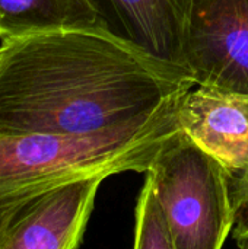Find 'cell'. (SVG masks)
Segmentation results:
<instances>
[{"instance_id": "obj_1", "label": "cell", "mask_w": 248, "mask_h": 249, "mask_svg": "<svg viewBox=\"0 0 248 249\" xmlns=\"http://www.w3.org/2000/svg\"><path fill=\"white\" fill-rule=\"evenodd\" d=\"M194 86L101 26L3 39L0 133L95 134L149 118Z\"/></svg>"}, {"instance_id": "obj_2", "label": "cell", "mask_w": 248, "mask_h": 249, "mask_svg": "<svg viewBox=\"0 0 248 249\" xmlns=\"http://www.w3.org/2000/svg\"><path fill=\"white\" fill-rule=\"evenodd\" d=\"M180 98L149 118L95 134L0 133V236L28 204L60 184L146 172L164 142L178 130Z\"/></svg>"}, {"instance_id": "obj_3", "label": "cell", "mask_w": 248, "mask_h": 249, "mask_svg": "<svg viewBox=\"0 0 248 249\" xmlns=\"http://www.w3.org/2000/svg\"><path fill=\"white\" fill-rule=\"evenodd\" d=\"M146 179L162 203L175 249H219L235 225L232 175L177 130L156 152Z\"/></svg>"}, {"instance_id": "obj_4", "label": "cell", "mask_w": 248, "mask_h": 249, "mask_svg": "<svg viewBox=\"0 0 248 249\" xmlns=\"http://www.w3.org/2000/svg\"><path fill=\"white\" fill-rule=\"evenodd\" d=\"M183 60L194 85L248 98V0H193Z\"/></svg>"}, {"instance_id": "obj_5", "label": "cell", "mask_w": 248, "mask_h": 249, "mask_svg": "<svg viewBox=\"0 0 248 249\" xmlns=\"http://www.w3.org/2000/svg\"><path fill=\"white\" fill-rule=\"evenodd\" d=\"M94 175L60 184L28 204L0 236V249L79 248L99 185Z\"/></svg>"}, {"instance_id": "obj_6", "label": "cell", "mask_w": 248, "mask_h": 249, "mask_svg": "<svg viewBox=\"0 0 248 249\" xmlns=\"http://www.w3.org/2000/svg\"><path fill=\"white\" fill-rule=\"evenodd\" d=\"M101 28L148 55L184 69L183 44L193 0H92Z\"/></svg>"}, {"instance_id": "obj_7", "label": "cell", "mask_w": 248, "mask_h": 249, "mask_svg": "<svg viewBox=\"0 0 248 249\" xmlns=\"http://www.w3.org/2000/svg\"><path fill=\"white\" fill-rule=\"evenodd\" d=\"M177 127L232 178L248 171V98L205 86L190 89L178 101Z\"/></svg>"}, {"instance_id": "obj_8", "label": "cell", "mask_w": 248, "mask_h": 249, "mask_svg": "<svg viewBox=\"0 0 248 249\" xmlns=\"http://www.w3.org/2000/svg\"><path fill=\"white\" fill-rule=\"evenodd\" d=\"M79 26H101L92 0H0L1 39Z\"/></svg>"}, {"instance_id": "obj_9", "label": "cell", "mask_w": 248, "mask_h": 249, "mask_svg": "<svg viewBox=\"0 0 248 249\" xmlns=\"http://www.w3.org/2000/svg\"><path fill=\"white\" fill-rule=\"evenodd\" d=\"M136 249H175L162 203L149 179L145 181L136 207Z\"/></svg>"}, {"instance_id": "obj_10", "label": "cell", "mask_w": 248, "mask_h": 249, "mask_svg": "<svg viewBox=\"0 0 248 249\" xmlns=\"http://www.w3.org/2000/svg\"><path fill=\"white\" fill-rule=\"evenodd\" d=\"M232 200L235 207L234 239L240 248L248 249V171L235 175Z\"/></svg>"}, {"instance_id": "obj_11", "label": "cell", "mask_w": 248, "mask_h": 249, "mask_svg": "<svg viewBox=\"0 0 248 249\" xmlns=\"http://www.w3.org/2000/svg\"><path fill=\"white\" fill-rule=\"evenodd\" d=\"M1 42H3V39H1V38H0V47H1Z\"/></svg>"}]
</instances>
